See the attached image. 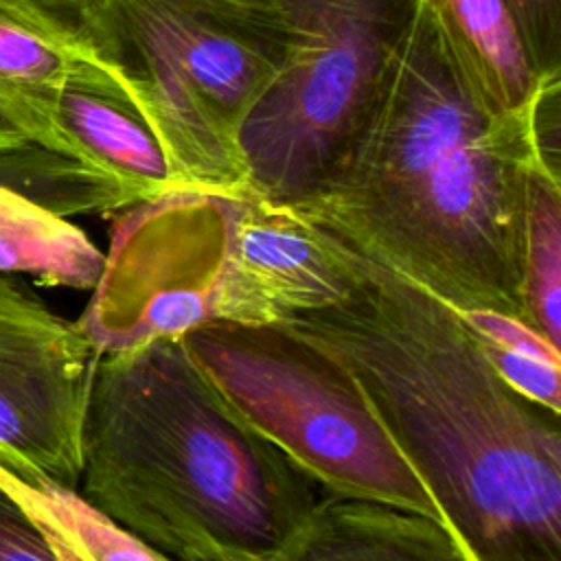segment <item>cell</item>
Here are the masks:
<instances>
[{
	"instance_id": "3",
	"label": "cell",
	"mask_w": 561,
	"mask_h": 561,
	"mask_svg": "<svg viewBox=\"0 0 561 561\" xmlns=\"http://www.w3.org/2000/svg\"><path fill=\"white\" fill-rule=\"evenodd\" d=\"M81 495L169 561H287L324 491L215 394L182 337L101 353Z\"/></svg>"
},
{
	"instance_id": "18",
	"label": "cell",
	"mask_w": 561,
	"mask_h": 561,
	"mask_svg": "<svg viewBox=\"0 0 561 561\" xmlns=\"http://www.w3.org/2000/svg\"><path fill=\"white\" fill-rule=\"evenodd\" d=\"M478 342L502 381L537 405L561 414V364L533 359L484 340Z\"/></svg>"
},
{
	"instance_id": "22",
	"label": "cell",
	"mask_w": 561,
	"mask_h": 561,
	"mask_svg": "<svg viewBox=\"0 0 561 561\" xmlns=\"http://www.w3.org/2000/svg\"><path fill=\"white\" fill-rule=\"evenodd\" d=\"M26 134L7 116L0 112V151L18 147L22 142H26Z\"/></svg>"
},
{
	"instance_id": "7",
	"label": "cell",
	"mask_w": 561,
	"mask_h": 561,
	"mask_svg": "<svg viewBox=\"0 0 561 561\" xmlns=\"http://www.w3.org/2000/svg\"><path fill=\"white\" fill-rule=\"evenodd\" d=\"M234 193L173 188L121 210L77 320L99 353L213 322L263 324L234 252Z\"/></svg>"
},
{
	"instance_id": "4",
	"label": "cell",
	"mask_w": 561,
	"mask_h": 561,
	"mask_svg": "<svg viewBox=\"0 0 561 561\" xmlns=\"http://www.w3.org/2000/svg\"><path fill=\"white\" fill-rule=\"evenodd\" d=\"M127 101L178 188L250 191L243 125L276 81L285 39L267 0H121Z\"/></svg>"
},
{
	"instance_id": "6",
	"label": "cell",
	"mask_w": 561,
	"mask_h": 561,
	"mask_svg": "<svg viewBox=\"0 0 561 561\" xmlns=\"http://www.w3.org/2000/svg\"><path fill=\"white\" fill-rule=\"evenodd\" d=\"M283 66L243 125L250 193L302 202L357 125L412 0H267Z\"/></svg>"
},
{
	"instance_id": "5",
	"label": "cell",
	"mask_w": 561,
	"mask_h": 561,
	"mask_svg": "<svg viewBox=\"0 0 561 561\" xmlns=\"http://www.w3.org/2000/svg\"><path fill=\"white\" fill-rule=\"evenodd\" d=\"M180 337L221 403L327 495L390 504L443 526L353 375L322 346L283 324L213 322Z\"/></svg>"
},
{
	"instance_id": "12",
	"label": "cell",
	"mask_w": 561,
	"mask_h": 561,
	"mask_svg": "<svg viewBox=\"0 0 561 561\" xmlns=\"http://www.w3.org/2000/svg\"><path fill=\"white\" fill-rule=\"evenodd\" d=\"M81 66L90 64L72 57L0 2V112L31 142L70 158L75 156L57 125V103Z\"/></svg>"
},
{
	"instance_id": "15",
	"label": "cell",
	"mask_w": 561,
	"mask_h": 561,
	"mask_svg": "<svg viewBox=\"0 0 561 561\" xmlns=\"http://www.w3.org/2000/svg\"><path fill=\"white\" fill-rule=\"evenodd\" d=\"M522 302L526 322L559 346L561 340V182L546 167L528 178Z\"/></svg>"
},
{
	"instance_id": "9",
	"label": "cell",
	"mask_w": 561,
	"mask_h": 561,
	"mask_svg": "<svg viewBox=\"0 0 561 561\" xmlns=\"http://www.w3.org/2000/svg\"><path fill=\"white\" fill-rule=\"evenodd\" d=\"M57 125L72 156L123 188L131 204L178 188L156 136L107 72L81 66L70 77Z\"/></svg>"
},
{
	"instance_id": "16",
	"label": "cell",
	"mask_w": 561,
	"mask_h": 561,
	"mask_svg": "<svg viewBox=\"0 0 561 561\" xmlns=\"http://www.w3.org/2000/svg\"><path fill=\"white\" fill-rule=\"evenodd\" d=\"M72 57L127 85L118 24L121 0H0Z\"/></svg>"
},
{
	"instance_id": "8",
	"label": "cell",
	"mask_w": 561,
	"mask_h": 561,
	"mask_svg": "<svg viewBox=\"0 0 561 561\" xmlns=\"http://www.w3.org/2000/svg\"><path fill=\"white\" fill-rule=\"evenodd\" d=\"M99 351L77 322L0 274V465L22 480L79 486Z\"/></svg>"
},
{
	"instance_id": "10",
	"label": "cell",
	"mask_w": 561,
	"mask_h": 561,
	"mask_svg": "<svg viewBox=\"0 0 561 561\" xmlns=\"http://www.w3.org/2000/svg\"><path fill=\"white\" fill-rule=\"evenodd\" d=\"M287 561H469L436 522L370 500L322 495Z\"/></svg>"
},
{
	"instance_id": "17",
	"label": "cell",
	"mask_w": 561,
	"mask_h": 561,
	"mask_svg": "<svg viewBox=\"0 0 561 561\" xmlns=\"http://www.w3.org/2000/svg\"><path fill=\"white\" fill-rule=\"evenodd\" d=\"M539 79L561 70V0H504Z\"/></svg>"
},
{
	"instance_id": "19",
	"label": "cell",
	"mask_w": 561,
	"mask_h": 561,
	"mask_svg": "<svg viewBox=\"0 0 561 561\" xmlns=\"http://www.w3.org/2000/svg\"><path fill=\"white\" fill-rule=\"evenodd\" d=\"M458 313L478 340L491 342L495 346H502L506 351H513L533 359L561 364L559 346L552 344L548 337H543L537 329H533L522 318L506 316L500 311H486V309H469Z\"/></svg>"
},
{
	"instance_id": "21",
	"label": "cell",
	"mask_w": 561,
	"mask_h": 561,
	"mask_svg": "<svg viewBox=\"0 0 561 561\" xmlns=\"http://www.w3.org/2000/svg\"><path fill=\"white\" fill-rule=\"evenodd\" d=\"M37 526H39V524H37ZM39 530H42L44 537L48 539V543H50V548H53L57 561H88V559H85L68 539H64L57 530L46 528V526H39Z\"/></svg>"
},
{
	"instance_id": "11",
	"label": "cell",
	"mask_w": 561,
	"mask_h": 561,
	"mask_svg": "<svg viewBox=\"0 0 561 561\" xmlns=\"http://www.w3.org/2000/svg\"><path fill=\"white\" fill-rule=\"evenodd\" d=\"M467 75L500 112L530 107L546 79L530 66L504 0H427ZM550 79V77H548Z\"/></svg>"
},
{
	"instance_id": "13",
	"label": "cell",
	"mask_w": 561,
	"mask_h": 561,
	"mask_svg": "<svg viewBox=\"0 0 561 561\" xmlns=\"http://www.w3.org/2000/svg\"><path fill=\"white\" fill-rule=\"evenodd\" d=\"M103 267L105 254L79 226L0 184V274L88 291Z\"/></svg>"
},
{
	"instance_id": "20",
	"label": "cell",
	"mask_w": 561,
	"mask_h": 561,
	"mask_svg": "<svg viewBox=\"0 0 561 561\" xmlns=\"http://www.w3.org/2000/svg\"><path fill=\"white\" fill-rule=\"evenodd\" d=\"M0 561H57L48 539L18 500L0 486Z\"/></svg>"
},
{
	"instance_id": "1",
	"label": "cell",
	"mask_w": 561,
	"mask_h": 561,
	"mask_svg": "<svg viewBox=\"0 0 561 561\" xmlns=\"http://www.w3.org/2000/svg\"><path fill=\"white\" fill-rule=\"evenodd\" d=\"M537 101L495 110L432 4L412 0L357 125L316 188L289 208L456 311L526 322L528 178L537 167L552 171Z\"/></svg>"
},
{
	"instance_id": "14",
	"label": "cell",
	"mask_w": 561,
	"mask_h": 561,
	"mask_svg": "<svg viewBox=\"0 0 561 561\" xmlns=\"http://www.w3.org/2000/svg\"><path fill=\"white\" fill-rule=\"evenodd\" d=\"M0 486L18 500L35 524L57 530L88 561H169L94 508L77 489L50 480H22L2 465Z\"/></svg>"
},
{
	"instance_id": "2",
	"label": "cell",
	"mask_w": 561,
	"mask_h": 561,
	"mask_svg": "<svg viewBox=\"0 0 561 561\" xmlns=\"http://www.w3.org/2000/svg\"><path fill=\"white\" fill-rule=\"evenodd\" d=\"M340 245L344 298L280 324L346 366L469 561H561L559 414L502 381L454 307Z\"/></svg>"
}]
</instances>
